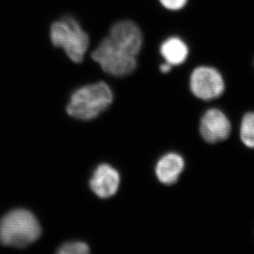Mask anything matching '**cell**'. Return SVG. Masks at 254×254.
Returning a JSON list of instances; mask_svg holds the SVG:
<instances>
[{
    "label": "cell",
    "mask_w": 254,
    "mask_h": 254,
    "mask_svg": "<svg viewBox=\"0 0 254 254\" xmlns=\"http://www.w3.org/2000/svg\"><path fill=\"white\" fill-rule=\"evenodd\" d=\"M41 235L38 220L26 209H14L0 221V243L5 246L27 247Z\"/></svg>",
    "instance_id": "1"
},
{
    "label": "cell",
    "mask_w": 254,
    "mask_h": 254,
    "mask_svg": "<svg viewBox=\"0 0 254 254\" xmlns=\"http://www.w3.org/2000/svg\"><path fill=\"white\" fill-rule=\"evenodd\" d=\"M113 99L112 90L106 82L86 85L72 93L67 112L77 120H93L111 106Z\"/></svg>",
    "instance_id": "2"
},
{
    "label": "cell",
    "mask_w": 254,
    "mask_h": 254,
    "mask_svg": "<svg viewBox=\"0 0 254 254\" xmlns=\"http://www.w3.org/2000/svg\"><path fill=\"white\" fill-rule=\"evenodd\" d=\"M51 40L54 46L62 48L77 64L82 62L90 44L88 35L72 17H63L51 25Z\"/></svg>",
    "instance_id": "3"
},
{
    "label": "cell",
    "mask_w": 254,
    "mask_h": 254,
    "mask_svg": "<svg viewBox=\"0 0 254 254\" xmlns=\"http://www.w3.org/2000/svg\"><path fill=\"white\" fill-rule=\"evenodd\" d=\"M91 57L98 63L104 72L114 77L128 76L137 67L136 56L118 47L109 37L99 44Z\"/></svg>",
    "instance_id": "4"
},
{
    "label": "cell",
    "mask_w": 254,
    "mask_h": 254,
    "mask_svg": "<svg viewBox=\"0 0 254 254\" xmlns=\"http://www.w3.org/2000/svg\"><path fill=\"white\" fill-rule=\"evenodd\" d=\"M190 85L192 94L202 101L218 98L225 91V82L221 72L209 66L196 67L190 76Z\"/></svg>",
    "instance_id": "5"
},
{
    "label": "cell",
    "mask_w": 254,
    "mask_h": 254,
    "mask_svg": "<svg viewBox=\"0 0 254 254\" xmlns=\"http://www.w3.org/2000/svg\"><path fill=\"white\" fill-rule=\"evenodd\" d=\"M108 37L118 47L134 56L138 55L143 43L141 29L130 20L115 23L111 27Z\"/></svg>",
    "instance_id": "6"
},
{
    "label": "cell",
    "mask_w": 254,
    "mask_h": 254,
    "mask_svg": "<svg viewBox=\"0 0 254 254\" xmlns=\"http://www.w3.org/2000/svg\"><path fill=\"white\" fill-rule=\"evenodd\" d=\"M230 132V120L218 109H210L201 117L200 132L202 138L209 143H217L227 139Z\"/></svg>",
    "instance_id": "7"
},
{
    "label": "cell",
    "mask_w": 254,
    "mask_h": 254,
    "mask_svg": "<svg viewBox=\"0 0 254 254\" xmlns=\"http://www.w3.org/2000/svg\"><path fill=\"white\" fill-rule=\"evenodd\" d=\"M120 184V174L112 166L102 164L94 171L90 180L92 192L101 198H109L117 192Z\"/></svg>",
    "instance_id": "8"
},
{
    "label": "cell",
    "mask_w": 254,
    "mask_h": 254,
    "mask_svg": "<svg viewBox=\"0 0 254 254\" xmlns=\"http://www.w3.org/2000/svg\"><path fill=\"white\" fill-rule=\"evenodd\" d=\"M185 168V161L179 154L168 153L162 156L156 166V177L166 185L177 182Z\"/></svg>",
    "instance_id": "9"
},
{
    "label": "cell",
    "mask_w": 254,
    "mask_h": 254,
    "mask_svg": "<svg viewBox=\"0 0 254 254\" xmlns=\"http://www.w3.org/2000/svg\"><path fill=\"white\" fill-rule=\"evenodd\" d=\"M160 51L166 62L172 66L184 64L190 54V50L185 41L176 36L170 37L164 41L161 44Z\"/></svg>",
    "instance_id": "10"
},
{
    "label": "cell",
    "mask_w": 254,
    "mask_h": 254,
    "mask_svg": "<svg viewBox=\"0 0 254 254\" xmlns=\"http://www.w3.org/2000/svg\"><path fill=\"white\" fill-rule=\"evenodd\" d=\"M240 138L250 148H254V112L246 114L240 126Z\"/></svg>",
    "instance_id": "11"
},
{
    "label": "cell",
    "mask_w": 254,
    "mask_h": 254,
    "mask_svg": "<svg viewBox=\"0 0 254 254\" xmlns=\"http://www.w3.org/2000/svg\"><path fill=\"white\" fill-rule=\"evenodd\" d=\"M89 253L88 245L82 241L65 243L58 250V254H87Z\"/></svg>",
    "instance_id": "12"
},
{
    "label": "cell",
    "mask_w": 254,
    "mask_h": 254,
    "mask_svg": "<svg viewBox=\"0 0 254 254\" xmlns=\"http://www.w3.org/2000/svg\"><path fill=\"white\" fill-rule=\"evenodd\" d=\"M161 5L166 9L178 11L182 9L187 4L188 0H159Z\"/></svg>",
    "instance_id": "13"
},
{
    "label": "cell",
    "mask_w": 254,
    "mask_h": 254,
    "mask_svg": "<svg viewBox=\"0 0 254 254\" xmlns=\"http://www.w3.org/2000/svg\"><path fill=\"white\" fill-rule=\"evenodd\" d=\"M172 65L168 63L165 62L160 66V70L162 73H168L172 69Z\"/></svg>",
    "instance_id": "14"
}]
</instances>
